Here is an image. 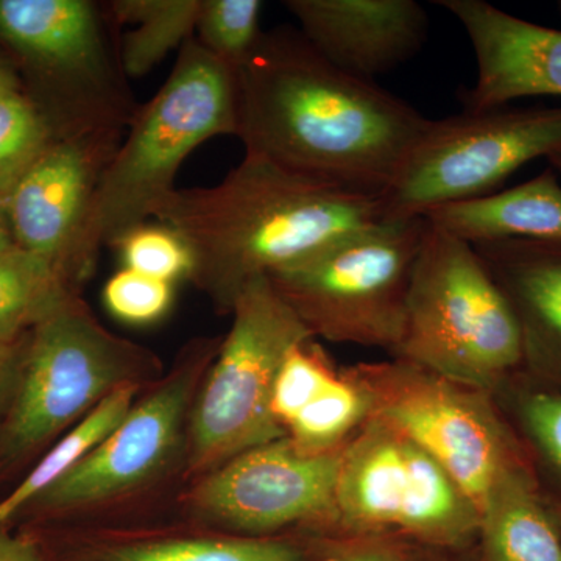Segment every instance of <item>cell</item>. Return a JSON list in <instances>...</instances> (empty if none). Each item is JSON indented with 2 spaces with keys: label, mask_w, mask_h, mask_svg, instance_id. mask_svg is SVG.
<instances>
[{
  "label": "cell",
  "mask_w": 561,
  "mask_h": 561,
  "mask_svg": "<svg viewBox=\"0 0 561 561\" xmlns=\"http://www.w3.org/2000/svg\"><path fill=\"white\" fill-rule=\"evenodd\" d=\"M236 72L198 41H187L164 84L138 106L103 172L76 256L77 284L87 280L105 247L116 249L172 194L181 165L206 140L236 136Z\"/></svg>",
  "instance_id": "3"
},
{
  "label": "cell",
  "mask_w": 561,
  "mask_h": 561,
  "mask_svg": "<svg viewBox=\"0 0 561 561\" xmlns=\"http://www.w3.org/2000/svg\"><path fill=\"white\" fill-rule=\"evenodd\" d=\"M557 9H559V13H560V16H561V2L557 3Z\"/></svg>",
  "instance_id": "37"
},
{
  "label": "cell",
  "mask_w": 561,
  "mask_h": 561,
  "mask_svg": "<svg viewBox=\"0 0 561 561\" xmlns=\"http://www.w3.org/2000/svg\"><path fill=\"white\" fill-rule=\"evenodd\" d=\"M234 72L245 153L342 190L382 197L430 125L411 103L324 60L291 25L262 33Z\"/></svg>",
  "instance_id": "1"
},
{
  "label": "cell",
  "mask_w": 561,
  "mask_h": 561,
  "mask_svg": "<svg viewBox=\"0 0 561 561\" xmlns=\"http://www.w3.org/2000/svg\"><path fill=\"white\" fill-rule=\"evenodd\" d=\"M94 561H305L289 541L271 537L169 538L119 542L102 548Z\"/></svg>",
  "instance_id": "23"
},
{
  "label": "cell",
  "mask_w": 561,
  "mask_h": 561,
  "mask_svg": "<svg viewBox=\"0 0 561 561\" xmlns=\"http://www.w3.org/2000/svg\"><path fill=\"white\" fill-rule=\"evenodd\" d=\"M77 294L51 262L13 247L0 251V342L20 343Z\"/></svg>",
  "instance_id": "21"
},
{
  "label": "cell",
  "mask_w": 561,
  "mask_h": 561,
  "mask_svg": "<svg viewBox=\"0 0 561 561\" xmlns=\"http://www.w3.org/2000/svg\"><path fill=\"white\" fill-rule=\"evenodd\" d=\"M335 527L360 538L401 534L453 546L478 534L479 511L437 460L371 415L343 448Z\"/></svg>",
  "instance_id": "9"
},
{
  "label": "cell",
  "mask_w": 561,
  "mask_h": 561,
  "mask_svg": "<svg viewBox=\"0 0 561 561\" xmlns=\"http://www.w3.org/2000/svg\"><path fill=\"white\" fill-rule=\"evenodd\" d=\"M561 150V106L463 111L430 121L382 194L386 219L423 217L493 194L527 162Z\"/></svg>",
  "instance_id": "10"
},
{
  "label": "cell",
  "mask_w": 561,
  "mask_h": 561,
  "mask_svg": "<svg viewBox=\"0 0 561 561\" xmlns=\"http://www.w3.org/2000/svg\"><path fill=\"white\" fill-rule=\"evenodd\" d=\"M470 38L478 79L463 91L465 111L508 106L519 99L561 98V31L513 16L483 0H438Z\"/></svg>",
  "instance_id": "15"
},
{
  "label": "cell",
  "mask_w": 561,
  "mask_h": 561,
  "mask_svg": "<svg viewBox=\"0 0 561 561\" xmlns=\"http://www.w3.org/2000/svg\"><path fill=\"white\" fill-rule=\"evenodd\" d=\"M122 138L102 133L55 139L3 205L14 245L57 265L76 287L81 234Z\"/></svg>",
  "instance_id": "14"
},
{
  "label": "cell",
  "mask_w": 561,
  "mask_h": 561,
  "mask_svg": "<svg viewBox=\"0 0 561 561\" xmlns=\"http://www.w3.org/2000/svg\"><path fill=\"white\" fill-rule=\"evenodd\" d=\"M16 90H22L16 72L5 61L0 60V92Z\"/></svg>",
  "instance_id": "34"
},
{
  "label": "cell",
  "mask_w": 561,
  "mask_h": 561,
  "mask_svg": "<svg viewBox=\"0 0 561 561\" xmlns=\"http://www.w3.org/2000/svg\"><path fill=\"white\" fill-rule=\"evenodd\" d=\"M119 250L124 268L150 278L175 283L191 278L192 254L183 239L165 225L144 224L121 239Z\"/></svg>",
  "instance_id": "28"
},
{
  "label": "cell",
  "mask_w": 561,
  "mask_h": 561,
  "mask_svg": "<svg viewBox=\"0 0 561 561\" xmlns=\"http://www.w3.org/2000/svg\"><path fill=\"white\" fill-rule=\"evenodd\" d=\"M549 168H552L557 172V175L561 179V150L556 151L548 158Z\"/></svg>",
  "instance_id": "36"
},
{
  "label": "cell",
  "mask_w": 561,
  "mask_h": 561,
  "mask_svg": "<svg viewBox=\"0 0 561 561\" xmlns=\"http://www.w3.org/2000/svg\"><path fill=\"white\" fill-rule=\"evenodd\" d=\"M343 448L311 454L287 437L265 443L202 476L187 502L210 522L254 537L300 524L335 527Z\"/></svg>",
  "instance_id": "13"
},
{
  "label": "cell",
  "mask_w": 561,
  "mask_h": 561,
  "mask_svg": "<svg viewBox=\"0 0 561 561\" xmlns=\"http://www.w3.org/2000/svg\"><path fill=\"white\" fill-rule=\"evenodd\" d=\"M153 219L183 239L191 278L231 312L249 280L297 264L386 219L381 197L359 194L243 154L220 183L175 191Z\"/></svg>",
  "instance_id": "2"
},
{
  "label": "cell",
  "mask_w": 561,
  "mask_h": 561,
  "mask_svg": "<svg viewBox=\"0 0 561 561\" xmlns=\"http://www.w3.org/2000/svg\"><path fill=\"white\" fill-rule=\"evenodd\" d=\"M367 538V541L335 553L327 561H401L400 552L393 546L379 541L378 537Z\"/></svg>",
  "instance_id": "31"
},
{
  "label": "cell",
  "mask_w": 561,
  "mask_h": 561,
  "mask_svg": "<svg viewBox=\"0 0 561 561\" xmlns=\"http://www.w3.org/2000/svg\"><path fill=\"white\" fill-rule=\"evenodd\" d=\"M21 343L0 342V394H2L9 381L16 379L21 359Z\"/></svg>",
  "instance_id": "32"
},
{
  "label": "cell",
  "mask_w": 561,
  "mask_h": 561,
  "mask_svg": "<svg viewBox=\"0 0 561 561\" xmlns=\"http://www.w3.org/2000/svg\"><path fill=\"white\" fill-rule=\"evenodd\" d=\"M284 7L324 60L375 81L419 55L430 16L415 0H287Z\"/></svg>",
  "instance_id": "16"
},
{
  "label": "cell",
  "mask_w": 561,
  "mask_h": 561,
  "mask_svg": "<svg viewBox=\"0 0 561 561\" xmlns=\"http://www.w3.org/2000/svg\"><path fill=\"white\" fill-rule=\"evenodd\" d=\"M339 375L341 371L335 370L316 339L295 346L280 365L273 390L272 413L283 431Z\"/></svg>",
  "instance_id": "27"
},
{
  "label": "cell",
  "mask_w": 561,
  "mask_h": 561,
  "mask_svg": "<svg viewBox=\"0 0 561 561\" xmlns=\"http://www.w3.org/2000/svg\"><path fill=\"white\" fill-rule=\"evenodd\" d=\"M371 416V402L359 382L342 370L339 378L284 427L286 437L305 453L341 449Z\"/></svg>",
  "instance_id": "24"
},
{
  "label": "cell",
  "mask_w": 561,
  "mask_h": 561,
  "mask_svg": "<svg viewBox=\"0 0 561 561\" xmlns=\"http://www.w3.org/2000/svg\"><path fill=\"white\" fill-rule=\"evenodd\" d=\"M203 0H113L106 13L119 36L122 68L128 79L146 76L171 51L194 38Z\"/></svg>",
  "instance_id": "20"
},
{
  "label": "cell",
  "mask_w": 561,
  "mask_h": 561,
  "mask_svg": "<svg viewBox=\"0 0 561 561\" xmlns=\"http://www.w3.org/2000/svg\"><path fill=\"white\" fill-rule=\"evenodd\" d=\"M154 367L149 351L111 334L73 295L24 339L0 432L3 456L35 451L121 387L138 386Z\"/></svg>",
  "instance_id": "8"
},
{
  "label": "cell",
  "mask_w": 561,
  "mask_h": 561,
  "mask_svg": "<svg viewBox=\"0 0 561 561\" xmlns=\"http://www.w3.org/2000/svg\"><path fill=\"white\" fill-rule=\"evenodd\" d=\"M0 561H36V556L28 542L0 535Z\"/></svg>",
  "instance_id": "33"
},
{
  "label": "cell",
  "mask_w": 561,
  "mask_h": 561,
  "mask_svg": "<svg viewBox=\"0 0 561 561\" xmlns=\"http://www.w3.org/2000/svg\"><path fill=\"white\" fill-rule=\"evenodd\" d=\"M522 412L531 440L561 476V393L530 394L524 400Z\"/></svg>",
  "instance_id": "30"
},
{
  "label": "cell",
  "mask_w": 561,
  "mask_h": 561,
  "mask_svg": "<svg viewBox=\"0 0 561 561\" xmlns=\"http://www.w3.org/2000/svg\"><path fill=\"white\" fill-rule=\"evenodd\" d=\"M138 386L121 387L92 409L13 490L0 501V524L10 523L31 507L44 491L65 478L116 430L135 405Z\"/></svg>",
  "instance_id": "22"
},
{
  "label": "cell",
  "mask_w": 561,
  "mask_h": 561,
  "mask_svg": "<svg viewBox=\"0 0 561 561\" xmlns=\"http://www.w3.org/2000/svg\"><path fill=\"white\" fill-rule=\"evenodd\" d=\"M394 357L486 393L526 360L516 313L474 247L431 224Z\"/></svg>",
  "instance_id": "4"
},
{
  "label": "cell",
  "mask_w": 561,
  "mask_h": 561,
  "mask_svg": "<svg viewBox=\"0 0 561 561\" xmlns=\"http://www.w3.org/2000/svg\"><path fill=\"white\" fill-rule=\"evenodd\" d=\"M54 140L24 90L0 92V205Z\"/></svg>",
  "instance_id": "25"
},
{
  "label": "cell",
  "mask_w": 561,
  "mask_h": 561,
  "mask_svg": "<svg viewBox=\"0 0 561 561\" xmlns=\"http://www.w3.org/2000/svg\"><path fill=\"white\" fill-rule=\"evenodd\" d=\"M486 561H561V534L522 465L508 471L479 512Z\"/></svg>",
  "instance_id": "19"
},
{
  "label": "cell",
  "mask_w": 561,
  "mask_h": 561,
  "mask_svg": "<svg viewBox=\"0 0 561 561\" xmlns=\"http://www.w3.org/2000/svg\"><path fill=\"white\" fill-rule=\"evenodd\" d=\"M432 227L461 241L561 242V183L552 168L501 192L427 210Z\"/></svg>",
  "instance_id": "18"
},
{
  "label": "cell",
  "mask_w": 561,
  "mask_h": 561,
  "mask_svg": "<svg viewBox=\"0 0 561 561\" xmlns=\"http://www.w3.org/2000/svg\"><path fill=\"white\" fill-rule=\"evenodd\" d=\"M14 241L11 234L9 219H7L5 209L0 205V251L13 249Z\"/></svg>",
  "instance_id": "35"
},
{
  "label": "cell",
  "mask_w": 561,
  "mask_h": 561,
  "mask_svg": "<svg viewBox=\"0 0 561 561\" xmlns=\"http://www.w3.org/2000/svg\"><path fill=\"white\" fill-rule=\"evenodd\" d=\"M424 217L383 219L267 276L312 337L397 353Z\"/></svg>",
  "instance_id": "6"
},
{
  "label": "cell",
  "mask_w": 561,
  "mask_h": 561,
  "mask_svg": "<svg viewBox=\"0 0 561 561\" xmlns=\"http://www.w3.org/2000/svg\"><path fill=\"white\" fill-rule=\"evenodd\" d=\"M260 0H203L195 39L217 60L238 69L260 43Z\"/></svg>",
  "instance_id": "26"
},
{
  "label": "cell",
  "mask_w": 561,
  "mask_h": 561,
  "mask_svg": "<svg viewBox=\"0 0 561 561\" xmlns=\"http://www.w3.org/2000/svg\"><path fill=\"white\" fill-rule=\"evenodd\" d=\"M116 31L105 3L0 0V41L27 72L54 139L127 131L138 105Z\"/></svg>",
  "instance_id": "5"
},
{
  "label": "cell",
  "mask_w": 561,
  "mask_h": 561,
  "mask_svg": "<svg viewBox=\"0 0 561 561\" xmlns=\"http://www.w3.org/2000/svg\"><path fill=\"white\" fill-rule=\"evenodd\" d=\"M171 283L150 278L122 268L106 280L103 301L116 319L130 324H149L161 320L171 309Z\"/></svg>",
  "instance_id": "29"
},
{
  "label": "cell",
  "mask_w": 561,
  "mask_h": 561,
  "mask_svg": "<svg viewBox=\"0 0 561 561\" xmlns=\"http://www.w3.org/2000/svg\"><path fill=\"white\" fill-rule=\"evenodd\" d=\"M227 337L190 416V471L205 476L239 454L286 437L272 413L280 365L312 334L267 276L239 291Z\"/></svg>",
  "instance_id": "7"
},
{
  "label": "cell",
  "mask_w": 561,
  "mask_h": 561,
  "mask_svg": "<svg viewBox=\"0 0 561 561\" xmlns=\"http://www.w3.org/2000/svg\"><path fill=\"white\" fill-rule=\"evenodd\" d=\"M346 373L367 391L371 415L437 460L479 512L491 489L519 467L486 391L398 357L359 364Z\"/></svg>",
  "instance_id": "11"
},
{
  "label": "cell",
  "mask_w": 561,
  "mask_h": 561,
  "mask_svg": "<svg viewBox=\"0 0 561 561\" xmlns=\"http://www.w3.org/2000/svg\"><path fill=\"white\" fill-rule=\"evenodd\" d=\"M220 342L210 339L187 345L179 367L33 505L44 511H87L131 493L161 474L179 451L198 381L205 378Z\"/></svg>",
  "instance_id": "12"
},
{
  "label": "cell",
  "mask_w": 561,
  "mask_h": 561,
  "mask_svg": "<svg viewBox=\"0 0 561 561\" xmlns=\"http://www.w3.org/2000/svg\"><path fill=\"white\" fill-rule=\"evenodd\" d=\"M516 313L526 360L561 371V242L476 243Z\"/></svg>",
  "instance_id": "17"
}]
</instances>
